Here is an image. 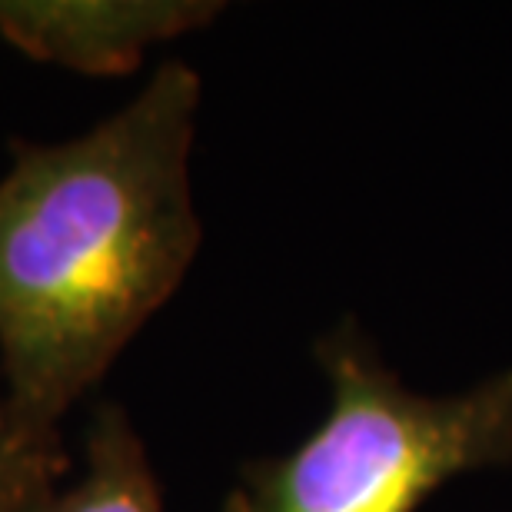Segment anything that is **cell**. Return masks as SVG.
I'll return each instance as SVG.
<instances>
[{"mask_svg":"<svg viewBox=\"0 0 512 512\" xmlns=\"http://www.w3.org/2000/svg\"><path fill=\"white\" fill-rule=\"evenodd\" d=\"M200 77L170 60L87 133L17 140L0 177V383L30 429L107 376L197 260Z\"/></svg>","mask_w":512,"mask_h":512,"instance_id":"obj_1","label":"cell"},{"mask_svg":"<svg viewBox=\"0 0 512 512\" xmlns=\"http://www.w3.org/2000/svg\"><path fill=\"white\" fill-rule=\"evenodd\" d=\"M330 413L240 469L220 512H416L449 479L512 463V370L459 396L399 383L353 320L316 343Z\"/></svg>","mask_w":512,"mask_h":512,"instance_id":"obj_2","label":"cell"},{"mask_svg":"<svg viewBox=\"0 0 512 512\" xmlns=\"http://www.w3.org/2000/svg\"><path fill=\"white\" fill-rule=\"evenodd\" d=\"M210 0H0V40L84 77L133 74L150 47L207 27Z\"/></svg>","mask_w":512,"mask_h":512,"instance_id":"obj_3","label":"cell"},{"mask_svg":"<svg viewBox=\"0 0 512 512\" xmlns=\"http://www.w3.org/2000/svg\"><path fill=\"white\" fill-rule=\"evenodd\" d=\"M30 512H163L147 446L124 406L100 403L84 436V469Z\"/></svg>","mask_w":512,"mask_h":512,"instance_id":"obj_4","label":"cell"},{"mask_svg":"<svg viewBox=\"0 0 512 512\" xmlns=\"http://www.w3.org/2000/svg\"><path fill=\"white\" fill-rule=\"evenodd\" d=\"M67 449L60 436L30 429L14 413L0 383V512H30L67 476Z\"/></svg>","mask_w":512,"mask_h":512,"instance_id":"obj_5","label":"cell"}]
</instances>
